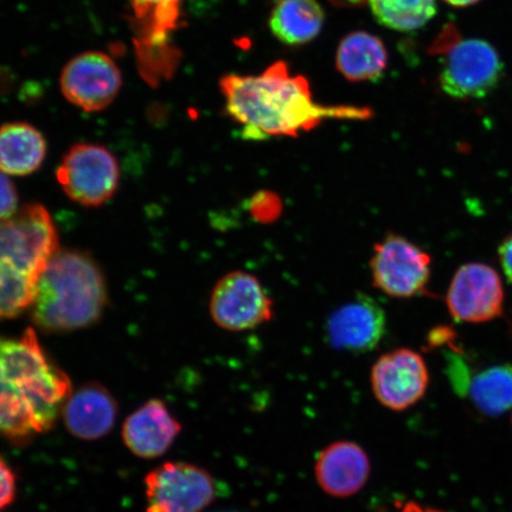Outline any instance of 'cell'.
Segmentation results:
<instances>
[{
	"label": "cell",
	"mask_w": 512,
	"mask_h": 512,
	"mask_svg": "<svg viewBox=\"0 0 512 512\" xmlns=\"http://www.w3.org/2000/svg\"><path fill=\"white\" fill-rule=\"evenodd\" d=\"M220 88L229 118L239 125L241 137L252 142L298 137L325 120H367L373 115L368 107L318 104L309 81L292 75L283 61L258 75L223 76Z\"/></svg>",
	"instance_id": "obj_1"
},
{
	"label": "cell",
	"mask_w": 512,
	"mask_h": 512,
	"mask_svg": "<svg viewBox=\"0 0 512 512\" xmlns=\"http://www.w3.org/2000/svg\"><path fill=\"white\" fill-rule=\"evenodd\" d=\"M72 393L34 329L0 338V434L22 443L48 432Z\"/></svg>",
	"instance_id": "obj_2"
},
{
	"label": "cell",
	"mask_w": 512,
	"mask_h": 512,
	"mask_svg": "<svg viewBox=\"0 0 512 512\" xmlns=\"http://www.w3.org/2000/svg\"><path fill=\"white\" fill-rule=\"evenodd\" d=\"M101 268L85 252H57L38 283L32 320L44 332H72L98 322L107 305Z\"/></svg>",
	"instance_id": "obj_3"
},
{
	"label": "cell",
	"mask_w": 512,
	"mask_h": 512,
	"mask_svg": "<svg viewBox=\"0 0 512 512\" xmlns=\"http://www.w3.org/2000/svg\"><path fill=\"white\" fill-rule=\"evenodd\" d=\"M59 251L53 217L41 204H28L0 222V319L16 318L32 306L42 274Z\"/></svg>",
	"instance_id": "obj_4"
},
{
	"label": "cell",
	"mask_w": 512,
	"mask_h": 512,
	"mask_svg": "<svg viewBox=\"0 0 512 512\" xmlns=\"http://www.w3.org/2000/svg\"><path fill=\"white\" fill-rule=\"evenodd\" d=\"M504 66L497 49L482 38H465L447 50L439 85L454 100L484 99L503 78Z\"/></svg>",
	"instance_id": "obj_5"
},
{
	"label": "cell",
	"mask_w": 512,
	"mask_h": 512,
	"mask_svg": "<svg viewBox=\"0 0 512 512\" xmlns=\"http://www.w3.org/2000/svg\"><path fill=\"white\" fill-rule=\"evenodd\" d=\"M64 194L83 207L110 201L120 183L117 158L104 145L80 143L70 147L56 171Z\"/></svg>",
	"instance_id": "obj_6"
},
{
	"label": "cell",
	"mask_w": 512,
	"mask_h": 512,
	"mask_svg": "<svg viewBox=\"0 0 512 512\" xmlns=\"http://www.w3.org/2000/svg\"><path fill=\"white\" fill-rule=\"evenodd\" d=\"M432 259L424 249L399 234L389 233L374 246L370 272L377 290L408 299L426 293Z\"/></svg>",
	"instance_id": "obj_7"
},
{
	"label": "cell",
	"mask_w": 512,
	"mask_h": 512,
	"mask_svg": "<svg viewBox=\"0 0 512 512\" xmlns=\"http://www.w3.org/2000/svg\"><path fill=\"white\" fill-rule=\"evenodd\" d=\"M147 512H202L219 495V485L202 467L165 463L145 478Z\"/></svg>",
	"instance_id": "obj_8"
},
{
	"label": "cell",
	"mask_w": 512,
	"mask_h": 512,
	"mask_svg": "<svg viewBox=\"0 0 512 512\" xmlns=\"http://www.w3.org/2000/svg\"><path fill=\"white\" fill-rule=\"evenodd\" d=\"M137 32V53L146 78L169 76L177 57L169 38L178 27L182 0H128Z\"/></svg>",
	"instance_id": "obj_9"
},
{
	"label": "cell",
	"mask_w": 512,
	"mask_h": 512,
	"mask_svg": "<svg viewBox=\"0 0 512 512\" xmlns=\"http://www.w3.org/2000/svg\"><path fill=\"white\" fill-rule=\"evenodd\" d=\"M210 316L221 329L242 332L259 328L273 318V300L254 274L224 275L211 293Z\"/></svg>",
	"instance_id": "obj_10"
},
{
	"label": "cell",
	"mask_w": 512,
	"mask_h": 512,
	"mask_svg": "<svg viewBox=\"0 0 512 512\" xmlns=\"http://www.w3.org/2000/svg\"><path fill=\"white\" fill-rule=\"evenodd\" d=\"M60 85L70 104L85 112H100L117 99L123 76L110 56L101 51H87L66 64Z\"/></svg>",
	"instance_id": "obj_11"
},
{
	"label": "cell",
	"mask_w": 512,
	"mask_h": 512,
	"mask_svg": "<svg viewBox=\"0 0 512 512\" xmlns=\"http://www.w3.org/2000/svg\"><path fill=\"white\" fill-rule=\"evenodd\" d=\"M447 309L457 322L485 323L502 315L501 277L486 264L471 262L453 275L446 294Z\"/></svg>",
	"instance_id": "obj_12"
},
{
	"label": "cell",
	"mask_w": 512,
	"mask_h": 512,
	"mask_svg": "<svg viewBox=\"0 0 512 512\" xmlns=\"http://www.w3.org/2000/svg\"><path fill=\"white\" fill-rule=\"evenodd\" d=\"M371 388L382 406L405 411L425 395L430 375L424 358L412 349L383 354L371 369Z\"/></svg>",
	"instance_id": "obj_13"
},
{
	"label": "cell",
	"mask_w": 512,
	"mask_h": 512,
	"mask_svg": "<svg viewBox=\"0 0 512 512\" xmlns=\"http://www.w3.org/2000/svg\"><path fill=\"white\" fill-rule=\"evenodd\" d=\"M386 330V312L377 300L364 293L339 305L325 324L326 339L331 347L352 354L374 350Z\"/></svg>",
	"instance_id": "obj_14"
},
{
	"label": "cell",
	"mask_w": 512,
	"mask_h": 512,
	"mask_svg": "<svg viewBox=\"0 0 512 512\" xmlns=\"http://www.w3.org/2000/svg\"><path fill=\"white\" fill-rule=\"evenodd\" d=\"M182 426L162 400H150L133 412L123 426V439L134 456L155 459L175 443Z\"/></svg>",
	"instance_id": "obj_15"
},
{
	"label": "cell",
	"mask_w": 512,
	"mask_h": 512,
	"mask_svg": "<svg viewBox=\"0 0 512 512\" xmlns=\"http://www.w3.org/2000/svg\"><path fill=\"white\" fill-rule=\"evenodd\" d=\"M315 473L320 488L338 498L354 496L367 484L370 460L361 446L337 441L319 454Z\"/></svg>",
	"instance_id": "obj_16"
},
{
	"label": "cell",
	"mask_w": 512,
	"mask_h": 512,
	"mask_svg": "<svg viewBox=\"0 0 512 512\" xmlns=\"http://www.w3.org/2000/svg\"><path fill=\"white\" fill-rule=\"evenodd\" d=\"M64 424L74 437L96 440L112 431L118 405L108 390L89 383L70 394L62 409Z\"/></svg>",
	"instance_id": "obj_17"
},
{
	"label": "cell",
	"mask_w": 512,
	"mask_h": 512,
	"mask_svg": "<svg viewBox=\"0 0 512 512\" xmlns=\"http://www.w3.org/2000/svg\"><path fill=\"white\" fill-rule=\"evenodd\" d=\"M47 156V140L28 123L0 126V171L28 176L41 168Z\"/></svg>",
	"instance_id": "obj_18"
},
{
	"label": "cell",
	"mask_w": 512,
	"mask_h": 512,
	"mask_svg": "<svg viewBox=\"0 0 512 512\" xmlns=\"http://www.w3.org/2000/svg\"><path fill=\"white\" fill-rule=\"evenodd\" d=\"M336 66L352 82L379 80L388 67V51L379 37L354 31L339 43Z\"/></svg>",
	"instance_id": "obj_19"
},
{
	"label": "cell",
	"mask_w": 512,
	"mask_h": 512,
	"mask_svg": "<svg viewBox=\"0 0 512 512\" xmlns=\"http://www.w3.org/2000/svg\"><path fill=\"white\" fill-rule=\"evenodd\" d=\"M324 11L316 0H279L270 17V29L286 46H303L319 35Z\"/></svg>",
	"instance_id": "obj_20"
},
{
	"label": "cell",
	"mask_w": 512,
	"mask_h": 512,
	"mask_svg": "<svg viewBox=\"0 0 512 512\" xmlns=\"http://www.w3.org/2000/svg\"><path fill=\"white\" fill-rule=\"evenodd\" d=\"M467 394L480 412L497 416L512 408V366H496L466 380Z\"/></svg>",
	"instance_id": "obj_21"
},
{
	"label": "cell",
	"mask_w": 512,
	"mask_h": 512,
	"mask_svg": "<svg viewBox=\"0 0 512 512\" xmlns=\"http://www.w3.org/2000/svg\"><path fill=\"white\" fill-rule=\"evenodd\" d=\"M383 27L400 32L424 28L438 12V0H368Z\"/></svg>",
	"instance_id": "obj_22"
},
{
	"label": "cell",
	"mask_w": 512,
	"mask_h": 512,
	"mask_svg": "<svg viewBox=\"0 0 512 512\" xmlns=\"http://www.w3.org/2000/svg\"><path fill=\"white\" fill-rule=\"evenodd\" d=\"M283 211L280 198L271 191H260L249 201V213L255 221L271 223L278 219Z\"/></svg>",
	"instance_id": "obj_23"
},
{
	"label": "cell",
	"mask_w": 512,
	"mask_h": 512,
	"mask_svg": "<svg viewBox=\"0 0 512 512\" xmlns=\"http://www.w3.org/2000/svg\"><path fill=\"white\" fill-rule=\"evenodd\" d=\"M18 194L15 184L8 175L0 171V222L10 219L17 213Z\"/></svg>",
	"instance_id": "obj_24"
},
{
	"label": "cell",
	"mask_w": 512,
	"mask_h": 512,
	"mask_svg": "<svg viewBox=\"0 0 512 512\" xmlns=\"http://www.w3.org/2000/svg\"><path fill=\"white\" fill-rule=\"evenodd\" d=\"M16 496V477L10 466L0 458V510L14 502Z\"/></svg>",
	"instance_id": "obj_25"
},
{
	"label": "cell",
	"mask_w": 512,
	"mask_h": 512,
	"mask_svg": "<svg viewBox=\"0 0 512 512\" xmlns=\"http://www.w3.org/2000/svg\"><path fill=\"white\" fill-rule=\"evenodd\" d=\"M498 255L505 277L512 283V233L499 246Z\"/></svg>",
	"instance_id": "obj_26"
},
{
	"label": "cell",
	"mask_w": 512,
	"mask_h": 512,
	"mask_svg": "<svg viewBox=\"0 0 512 512\" xmlns=\"http://www.w3.org/2000/svg\"><path fill=\"white\" fill-rule=\"evenodd\" d=\"M444 2L453 6V8L466 9L471 8L473 5H477L482 2V0H444Z\"/></svg>",
	"instance_id": "obj_27"
},
{
	"label": "cell",
	"mask_w": 512,
	"mask_h": 512,
	"mask_svg": "<svg viewBox=\"0 0 512 512\" xmlns=\"http://www.w3.org/2000/svg\"><path fill=\"white\" fill-rule=\"evenodd\" d=\"M330 2L339 8H355V6L363 5L367 0H330Z\"/></svg>",
	"instance_id": "obj_28"
},
{
	"label": "cell",
	"mask_w": 512,
	"mask_h": 512,
	"mask_svg": "<svg viewBox=\"0 0 512 512\" xmlns=\"http://www.w3.org/2000/svg\"><path fill=\"white\" fill-rule=\"evenodd\" d=\"M399 512H440L438 510L421 507L420 504L406 503Z\"/></svg>",
	"instance_id": "obj_29"
}]
</instances>
